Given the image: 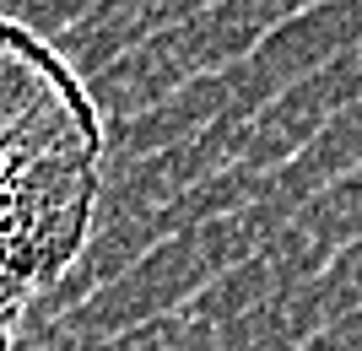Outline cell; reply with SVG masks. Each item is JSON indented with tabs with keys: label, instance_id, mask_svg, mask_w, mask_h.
Segmentation results:
<instances>
[{
	"label": "cell",
	"instance_id": "6da1fadb",
	"mask_svg": "<svg viewBox=\"0 0 362 351\" xmlns=\"http://www.w3.org/2000/svg\"><path fill=\"white\" fill-rule=\"evenodd\" d=\"M103 114L87 81L16 16H0V351L92 238Z\"/></svg>",
	"mask_w": 362,
	"mask_h": 351
}]
</instances>
